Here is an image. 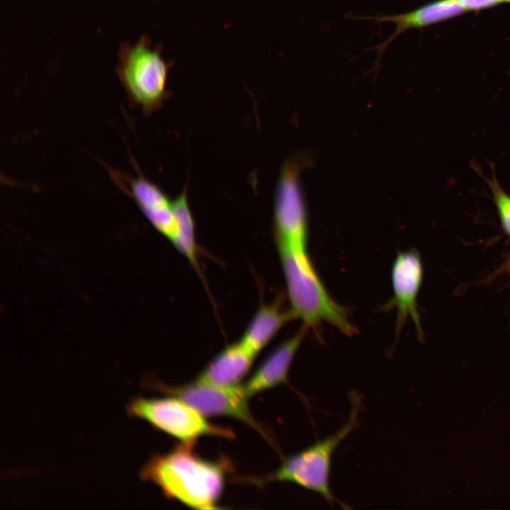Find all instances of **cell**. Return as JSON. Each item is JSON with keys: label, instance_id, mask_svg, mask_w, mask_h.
Instances as JSON below:
<instances>
[{"label": "cell", "instance_id": "obj_8", "mask_svg": "<svg viewBox=\"0 0 510 510\" xmlns=\"http://www.w3.org/2000/svg\"><path fill=\"white\" fill-rule=\"evenodd\" d=\"M465 10L459 0H436L423 5L413 11L395 14L358 18L370 19L375 23L391 22L395 25L393 33L382 42L374 47L377 52L375 69L387 47L403 32L413 28H422L463 13Z\"/></svg>", "mask_w": 510, "mask_h": 510}, {"label": "cell", "instance_id": "obj_10", "mask_svg": "<svg viewBox=\"0 0 510 510\" xmlns=\"http://www.w3.org/2000/svg\"><path fill=\"white\" fill-rule=\"evenodd\" d=\"M256 356L239 341L227 346L208 363L197 379L221 387L239 385L249 373Z\"/></svg>", "mask_w": 510, "mask_h": 510}, {"label": "cell", "instance_id": "obj_7", "mask_svg": "<svg viewBox=\"0 0 510 510\" xmlns=\"http://www.w3.org/2000/svg\"><path fill=\"white\" fill-rule=\"evenodd\" d=\"M423 268L420 256L415 249L399 252L391 270L393 290L392 299L385 305V310L396 308V336L410 318L414 322L418 336H424L416 298L421 284Z\"/></svg>", "mask_w": 510, "mask_h": 510}, {"label": "cell", "instance_id": "obj_12", "mask_svg": "<svg viewBox=\"0 0 510 510\" xmlns=\"http://www.w3.org/2000/svg\"><path fill=\"white\" fill-rule=\"evenodd\" d=\"M173 208L176 217V232L171 242L176 249L187 259L196 271H199L194 220L188 203L186 187H184L181 193L173 200Z\"/></svg>", "mask_w": 510, "mask_h": 510}, {"label": "cell", "instance_id": "obj_2", "mask_svg": "<svg viewBox=\"0 0 510 510\" xmlns=\"http://www.w3.org/2000/svg\"><path fill=\"white\" fill-rule=\"evenodd\" d=\"M293 319H300L318 334L324 322L353 336L356 327L349 319L350 311L335 302L319 278L308 254L278 249Z\"/></svg>", "mask_w": 510, "mask_h": 510}, {"label": "cell", "instance_id": "obj_11", "mask_svg": "<svg viewBox=\"0 0 510 510\" xmlns=\"http://www.w3.org/2000/svg\"><path fill=\"white\" fill-rule=\"evenodd\" d=\"M280 299L261 305L254 313L239 341L246 349L257 355L288 322L293 319L288 310L281 307Z\"/></svg>", "mask_w": 510, "mask_h": 510}, {"label": "cell", "instance_id": "obj_9", "mask_svg": "<svg viewBox=\"0 0 510 510\" xmlns=\"http://www.w3.org/2000/svg\"><path fill=\"white\" fill-rule=\"evenodd\" d=\"M309 329L304 324L293 336L278 345L243 384L247 395H254L288 383L289 370L295 353Z\"/></svg>", "mask_w": 510, "mask_h": 510}, {"label": "cell", "instance_id": "obj_3", "mask_svg": "<svg viewBox=\"0 0 510 510\" xmlns=\"http://www.w3.org/2000/svg\"><path fill=\"white\" fill-rule=\"evenodd\" d=\"M350 400L349 417L337 431L288 456L277 470L266 476L254 477L251 482L259 485L272 482L294 483L319 494L330 504L336 503L342 508H346V505L339 502L332 492L330 472L335 450L355 429L359 421L361 397L358 393L352 392Z\"/></svg>", "mask_w": 510, "mask_h": 510}, {"label": "cell", "instance_id": "obj_15", "mask_svg": "<svg viewBox=\"0 0 510 510\" xmlns=\"http://www.w3.org/2000/svg\"><path fill=\"white\" fill-rule=\"evenodd\" d=\"M502 3L503 2H510V0H502Z\"/></svg>", "mask_w": 510, "mask_h": 510}, {"label": "cell", "instance_id": "obj_4", "mask_svg": "<svg viewBox=\"0 0 510 510\" xmlns=\"http://www.w3.org/2000/svg\"><path fill=\"white\" fill-rule=\"evenodd\" d=\"M162 51L146 35L134 45L123 42L119 47L117 75L130 101L146 115L160 108L170 96L166 81L173 63L163 59Z\"/></svg>", "mask_w": 510, "mask_h": 510}, {"label": "cell", "instance_id": "obj_14", "mask_svg": "<svg viewBox=\"0 0 510 510\" xmlns=\"http://www.w3.org/2000/svg\"><path fill=\"white\" fill-rule=\"evenodd\" d=\"M465 11H479L482 9L495 6L501 3L502 0H459Z\"/></svg>", "mask_w": 510, "mask_h": 510}, {"label": "cell", "instance_id": "obj_13", "mask_svg": "<svg viewBox=\"0 0 510 510\" xmlns=\"http://www.w3.org/2000/svg\"><path fill=\"white\" fill-rule=\"evenodd\" d=\"M496 206L502 226L504 232L510 235V195L500 185L495 175L486 178Z\"/></svg>", "mask_w": 510, "mask_h": 510}, {"label": "cell", "instance_id": "obj_5", "mask_svg": "<svg viewBox=\"0 0 510 510\" xmlns=\"http://www.w3.org/2000/svg\"><path fill=\"white\" fill-rule=\"evenodd\" d=\"M128 414L146 421L154 428L173 436L181 443L193 444L200 437L218 436L234 438V432L208 421L205 416L180 399L140 397L131 400Z\"/></svg>", "mask_w": 510, "mask_h": 510}, {"label": "cell", "instance_id": "obj_1", "mask_svg": "<svg viewBox=\"0 0 510 510\" xmlns=\"http://www.w3.org/2000/svg\"><path fill=\"white\" fill-rule=\"evenodd\" d=\"M193 444L181 443L169 452L153 455L142 468V480L157 484L165 497L196 509H216L227 474L229 459L203 458Z\"/></svg>", "mask_w": 510, "mask_h": 510}, {"label": "cell", "instance_id": "obj_6", "mask_svg": "<svg viewBox=\"0 0 510 510\" xmlns=\"http://www.w3.org/2000/svg\"><path fill=\"white\" fill-rule=\"evenodd\" d=\"M149 385L166 395L180 399L205 416H225L237 419L271 441L266 429L251 412L249 406L250 397L242 384L221 387L196 378L179 385H166L153 380Z\"/></svg>", "mask_w": 510, "mask_h": 510}]
</instances>
